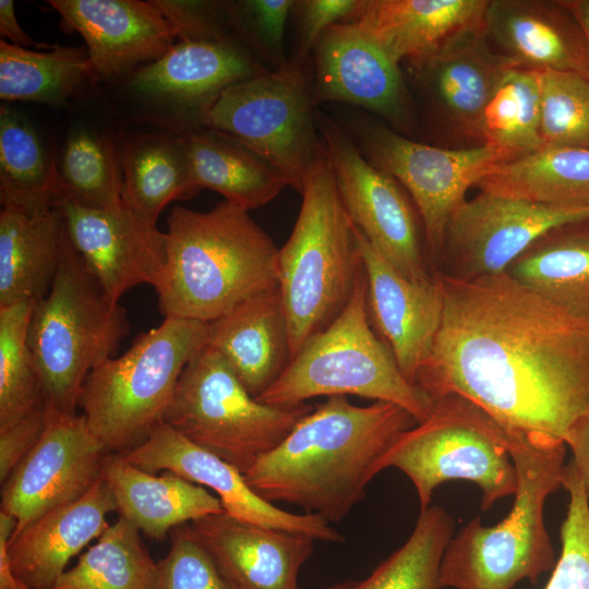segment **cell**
Returning <instances> with one entry per match:
<instances>
[{"label": "cell", "instance_id": "30", "mask_svg": "<svg viewBox=\"0 0 589 589\" xmlns=\"http://www.w3.org/2000/svg\"><path fill=\"white\" fill-rule=\"evenodd\" d=\"M505 273L589 325V218L551 229Z\"/></svg>", "mask_w": 589, "mask_h": 589}, {"label": "cell", "instance_id": "7", "mask_svg": "<svg viewBox=\"0 0 589 589\" xmlns=\"http://www.w3.org/2000/svg\"><path fill=\"white\" fill-rule=\"evenodd\" d=\"M207 345L208 323L165 317L122 356L91 371L79 407L107 453L124 454L148 437L163 421L183 369Z\"/></svg>", "mask_w": 589, "mask_h": 589}, {"label": "cell", "instance_id": "48", "mask_svg": "<svg viewBox=\"0 0 589 589\" xmlns=\"http://www.w3.org/2000/svg\"><path fill=\"white\" fill-rule=\"evenodd\" d=\"M15 527V519L0 510V589H20L19 579L11 567L8 550Z\"/></svg>", "mask_w": 589, "mask_h": 589}, {"label": "cell", "instance_id": "42", "mask_svg": "<svg viewBox=\"0 0 589 589\" xmlns=\"http://www.w3.org/2000/svg\"><path fill=\"white\" fill-rule=\"evenodd\" d=\"M562 488L569 498L560 529L562 549L544 589H589V497L570 461Z\"/></svg>", "mask_w": 589, "mask_h": 589}, {"label": "cell", "instance_id": "32", "mask_svg": "<svg viewBox=\"0 0 589 589\" xmlns=\"http://www.w3.org/2000/svg\"><path fill=\"white\" fill-rule=\"evenodd\" d=\"M123 196L130 207L151 225L175 200L195 195L183 136L141 134L118 151Z\"/></svg>", "mask_w": 589, "mask_h": 589}, {"label": "cell", "instance_id": "1", "mask_svg": "<svg viewBox=\"0 0 589 589\" xmlns=\"http://www.w3.org/2000/svg\"><path fill=\"white\" fill-rule=\"evenodd\" d=\"M443 314L413 384L461 396L504 429L566 442L589 411V325L506 273H434Z\"/></svg>", "mask_w": 589, "mask_h": 589}, {"label": "cell", "instance_id": "12", "mask_svg": "<svg viewBox=\"0 0 589 589\" xmlns=\"http://www.w3.org/2000/svg\"><path fill=\"white\" fill-rule=\"evenodd\" d=\"M338 121L366 159L397 179L410 195L430 264L438 262L447 225L470 187L514 159L489 144L446 148L417 142L357 110Z\"/></svg>", "mask_w": 589, "mask_h": 589}, {"label": "cell", "instance_id": "39", "mask_svg": "<svg viewBox=\"0 0 589 589\" xmlns=\"http://www.w3.org/2000/svg\"><path fill=\"white\" fill-rule=\"evenodd\" d=\"M61 196L83 207L111 209L124 203L118 149L88 130L70 134L58 163Z\"/></svg>", "mask_w": 589, "mask_h": 589}, {"label": "cell", "instance_id": "45", "mask_svg": "<svg viewBox=\"0 0 589 589\" xmlns=\"http://www.w3.org/2000/svg\"><path fill=\"white\" fill-rule=\"evenodd\" d=\"M359 0H302L294 1L299 24V47L294 60L304 63L318 38L330 26L347 21L354 12Z\"/></svg>", "mask_w": 589, "mask_h": 589}, {"label": "cell", "instance_id": "25", "mask_svg": "<svg viewBox=\"0 0 589 589\" xmlns=\"http://www.w3.org/2000/svg\"><path fill=\"white\" fill-rule=\"evenodd\" d=\"M113 510L116 501L101 476L80 498L34 519L9 541L15 577L29 589H49L70 560L105 532Z\"/></svg>", "mask_w": 589, "mask_h": 589}, {"label": "cell", "instance_id": "43", "mask_svg": "<svg viewBox=\"0 0 589 589\" xmlns=\"http://www.w3.org/2000/svg\"><path fill=\"white\" fill-rule=\"evenodd\" d=\"M171 545L158 562V589H236L195 539L189 524L170 531Z\"/></svg>", "mask_w": 589, "mask_h": 589}, {"label": "cell", "instance_id": "23", "mask_svg": "<svg viewBox=\"0 0 589 589\" xmlns=\"http://www.w3.org/2000/svg\"><path fill=\"white\" fill-rule=\"evenodd\" d=\"M483 25L514 65L589 79V43L564 0H489Z\"/></svg>", "mask_w": 589, "mask_h": 589}, {"label": "cell", "instance_id": "9", "mask_svg": "<svg viewBox=\"0 0 589 589\" xmlns=\"http://www.w3.org/2000/svg\"><path fill=\"white\" fill-rule=\"evenodd\" d=\"M510 433L472 401L447 395L433 400L430 416L404 431L377 465V471L394 467L412 482L420 512L434 491L454 480H465L482 490L481 508L515 495L517 471L509 455Z\"/></svg>", "mask_w": 589, "mask_h": 589}, {"label": "cell", "instance_id": "47", "mask_svg": "<svg viewBox=\"0 0 589 589\" xmlns=\"http://www.w3.org/2000/svg\"><path fill=\"white\" fill-rule=\"evenodd\" d=\"M565 444L572 452L569 461L589 497V411L572 426Z\"/></svg>", "mask_w": 589, "mask_h": 589}, {"label": "cell", "instance_id": "15", "mask_svg": "<svg viewBox=\"0 0 589 589\" xmlns=\"http://www.w3.org/2000/svg\"><path fill=\"white\" fill-rule=\"evenodd\" d=\"M48 413L40 441L2 483L1 510L16 521L12 537L46 512L83 496L103 476L107 450L85 416Z\"/></svg>", "mask_w": 589, "mask_h": 589}, {"label": "cell", "instance_id": "14", "mask_svg": "<svg viewBox=\"0 0 589 589\" xmlns=\"http://www.w3.org/2000/svg\"><path fill=\"white\" fill-rule=\"evenodd\" d=\"M589 218V204H550L480 192L455 211L436 271L459 279L505 273L551 229Z\"/></svg>", "mask_w": 589, "mask_h": 589}, {"label": "cell", "instance_id": "33", "mask_svg": "<svg viewBox=\"0 0 589 589\" xmlns=\"http://www.w3.org/2000/svg\"><path fill=\"white\" fill-rule=\"evenodd\" d=\"M476 187L533 202L589 204V149L544 145L498 165Z\"/></svg>", "mask_w": 589, "mask_h": 589}, {"label": "cell", "instance_id": "11", "mask_svg": "<svg viewBox=\"0 0 589 589\" xmlns=\"http://www.w3.org/2000/svg\"><path fill=\"white\" fill-rule=\"evenodd\" d=\"M314 107L304 63L293 59L226 87L199 118L263 157L301 194L325 152Z\"/></svg>", "mask_w": 589, "mask_h": 589}, {"label": "cell", "instance_id": "6", "mask_svg": "<svg viewBox=\"0 0 589 589\" xmlns=\"http://www.w3.org/2000/svg\"><path fill=\"white\" fill-rule=\"evenodd\" d=\"M129 332L125 309L106 296L68 237L52 286L35 303L28 327L48 410L76 414L87 375L115 357Z\"/></svg>", "mask_w": 589, "mask_h": 589}, {"label": "cell", "instance_id": "21", "mask_svg": "<svg viewBox=\"0 0 589 589\" xmlns=\"http://www.w3.org/2000/svg\"><path fill=\"white\" fill-rule=\"evenodd\" d=\"M70 29L86 43L93 73L117 76L154 62L173 45L176 34L155 1L49 0Z\"/></svg>", "mask_w": 589, "mask_h": 589}, {"label": "cell", "instance_id": "4", "mask_svg": "<svg viewBox=\"0 0 589 589\" xmlns=\"http://www.w3.org/2000/svg\"><path fill=\"white\" fill-rule=\"evenodd\" d=\"M509 433L518 478L513 506L496 525L485 527L477 516L450 539L440 565V589H512L521 580L536 585L555 565L544 506L562 488L567 446Z\"/></svg>", "mask_w": 589, "mask_h": 589}, {"label": "cell", "instance_id": "44", "mask_svg": "<svg viewBox=\"0 0 589 589\" xmlns=\"http://www.w3.org/2000/svg\"><path fill=\"white\" fill-rule=\"evenodd\" d=\"M292 0H245L225 4L227 13L238 24L248 44L272 69H280L290 60L285 57L284 39Z\"/></svg>", "mask_w": 589, "mask_h": 589}, {"label": "cell", "instance_id": "17", "mask_svg": "<svg viewBox=\"0 0 589 589\" xmlns=\"http://www.w3.org/2000/svg\"><path fill=\"white\" fill-rule=\"evenodd\" d=\"M69 237L106 296L119 303L131 288L158 286L165 263V238L157 226L124 203L111 209L83 207L65 197L57 203Z\"/></svg>", "mask_w": 589, "mask_h": 589}, {"label": "cell", "instance_id": "13", "mask_svg": "<svg viewBox=\"0 0 589 589\" xmlns=\"http://www.w3.org/2000/svg\"><path fill=\"white\" fill-rule=\"evenodd\" d=\"M316 122L356 228L404 276L433 280L421 219L406 189L366 159L338 120L316 110Z\"/></svg>", "mask_w": 589, "mask_h": 589}, {"label": "cell", "instance_id": "35", "mask_svg": "<svg viewBox=\"0 0 589 589\" xmlns=\"http://www.w3.org/2000/svg\"><path fill=\"white\" fill-rule=\"evenodd\" d=\"M87 49L55 46L47 52L0 40V98L60 104L93 75Z\"/></svg>", "mask_w": 589, "mask_h": 589}, {"label": "cell", "instance_id": "40", "mask_svg": "<svg viewBox=\"0 0 589 589\" xmlns=\"http://www.w3.org/2000/svg\"><path fill=\"white\" fill-rule=\"evenodd\" d=\"M36 302L0 308V429L44 401L40 377L28 345Z\"/></svg>", "mask_w": 589, "mask_h": 589}, {"label": "cell", "instance_id": "34", "mask_svg": "<svg viewBox=\"0 0 589 589\" xmlns=\"http://www.w3.org/2000/svg\"><path fill=\"white\" fill-rule=\"evenodd\" d=\"M61 197L58 163L35 130L8 108L0 112V201L27 213L52 208Z\"/></svg>", "mask_w": 589, "mask_h": 589}, {"label": "cell", "instance_id": "36", "mask_svg": "<svg viewBox=\"0 0 589 589\" xmlns=\"http://www.w3.org/2000/svg\"><path fill=\"white\" fill-rule=\"evenodd\" d=\"M139 532L119 516L49 589H158V564Z\"/></svg>", "mask_w": 589, "mask_h": 589}, {"label": "cell", "instance_id": "29", "mask_svg": "<svg viewBox=\"0 0 589 589\" xmlns=\"http://www.w3.org/2000/svg\"><path fill=\"white\" fill-rule=\"evenodd\" d=\"M68 237L58 205L36 213L1 206L0 308L47 296Z\"/></svg>", "mask_w": 589, "mask_h": 589}, {"label": "cell", "instance_id": "49", "mask_svg": "<svg viewBox=\"0 0 589 589\" xmlns=\"http://www.w3.org/2000/svg\"><path fill=\"white\" fill-rule=\"evenodd\" d=\"M0 34L11 40L12 45L29 48L40 47L20 27L15 16L14 2L12 0H0Z\"/></svg>", "mask_w": 589, "mask_h": 589}, {"label": "cell", "instance_id": "50", "mask_svg": "<svg viewBox=\"0 0 589 589\" xmlns=\"http://www.w3.org/2000/svg\"><path fill=\"white\" fill-rule=\"evenodd\" d=\"M581 25L589 43V0H564Z\"/></svg>", "mask_w": 589, "mask_h": 589}, {"label": "cell", "instance_id": "38", "mask_svg": "<svg viewBox=\"0 0 589 589\" xmlns=\"http://www.w3.org/2000/svg\"><path fill=\"white\" fill-rule=\"evenodd\" d=\"M454 519L441 506L421 510L407 541L363 580H346L324 589H440V565L453 538Z\"/></svg>", "mask_w": 589, "mask_h": 589}, {"label": "cell", "instance_id": "22", "mask_svg": "<svg viewBox=\"0 0 589 589\" xmlns=\"http://www.w3.org/2000/svg\"><path fill=\"white\" fill-rule=\"evenodd\" d=\"M221 575L236 589H299L298 575L314 539L239 520L221 512L189 524Z\"/></svg>", "mask_w": 589, "mask_h": 589}, {"label": "cell", "instance_id": "37", "mask_svg": "<svg viewBox=\"0 0 589 589\" xmlns=\"http://www.w3.org/2000/svg\"><path fill=\"white\" fill-rule=\"evenodd\" d=\"M540 70L510 67L486 103L478 131L479 144H489L514 158L543 146Z\"/></svg>", "mask_w": 589, "mask_h": 589}, {"label": "cell", "instance_id": "5", "mask_svg": "<svg viewBox=\"0 0 589 589\" xmlns=\"http://www.w3.org/2000/svg\"><path fill=\"white\" fill-rule=\"evenodd\" d=\"M287 242L278 250V288L291 358L347 305L363 268L356 227L326 151L309 173Z\"/></svg>", "mask_w": 589, "mask_h": 589}, {"label": "cell", "instance_id": "24", "mask_svg": "<svg viewBox=\"0 0 589 589\" xmlns=\"http://www.w3.org/2000/svg\"><path fill=\"white\" fill-rule=\"evenodd\" d=\"M268 70L250 48L227 34L183 38L163 57L140 68L131 85L144 95L195 107L200 113L226 87Z\"/></svg>", "mask_w": 589, "mask_h": 589}, {"label": "cell", "instance_id": "26", "mask_svg": "<svg viewBox=\"0 0 589 589\" xmlns=\"http://www.w3.org/2000/svg\"><path fill=\"white\" fill-rule=\"evenodd\" d=\"M208 346L226 360L254 398L264 394L291 360L289 327L278 286L208 322Z\"/></svg>", "mask_w": 589, "mask_h": 589}, {"label": "cell", "instance_id": "10", "mask_svg": "<svg viewBox=\"0 0 589 589\" xmlns=\"http://www.w3.org/2000/svg\"><path fill=\"white\" fill-rule=\"evenodd\" d=\"M313 409L261 402L207 345L183 369L163 421L244 474Z\"/></svg>", "mask_w": 589, "mask_h": 589}, {"label": "cell", "instance_id": "18", "mask_svg": "<svg viewBox=\"0 0 589 589\" xmlns=\"http://www.w3.org/2000/svg\"><path fill=\"white\" fill-rule=\"evenodd\" d=\"M314 105L338 101L371 110L394 125L412 116L400 64L349 21L330 26L313 49Z\"/></svg>", "mask_w": 589, "mask_h": 589}, {"label": "cell", "instance_id": "3", "mask_svg": "<svg viewBox=\"0 0 589 589\" xmlns=\"http://www.w3.org/2000/svg\"><path fill=\"white\" fill-rule=\"evenodd\" d=\"M156 292L165 317L208 323L278 286V250L249 211L227 201L207 212L176 206L164 232Z\"/></svg>", "mask_w": 589, "mask_h": 589}, {"label": "cell", "instance_id": "20", "mask_svg": "<svg viewBox=\"0 0 589 589\" xmlns=\"http://www.w3.org/2000/svg\"><path fill=\"white\" fill-rule=\"evenodd\" d=\"M356 231L366 278L369 315L401 373L413 384L440 328V284L436 276L431 281L407 278Z\"/></svg>", "mask_w": 589, "mask_h": 589}, {"label": "cell", "instance_id": "2", "mask_svg": "<svg viewBox=\"0 0 589 589\" xmlns=\"http://www.w3.org/2000/svg\"><path fill=\"white\" fill-rule=\"evenodd\" d=\"M416 424L408 411L392 402L363 407L344 395L329 396L244 478L269 503H291L339 522L364 497L383 455Z\"/></svg>", "mask_w": 589, "mask_h": 589}, {"label": "cell", "instance_id": "46", "mask_svg": "<svg viewBox=\"0 0 589 589\" xmlns=\"http://www.w3.org/2000/svg\"><path fill=\"white\" fill-rule=\"evenodd\" d=\"M45 401L12 424L0 429V481L3 483L40 441L48 422Z\"/></svg>", "mask_w": 589, "mask_h": 589}, {"label": "cell", "instance_id": "27", "mask_svg": "<svg viewBox=\"0 0 589 589\" xmlns=\"http://www.w3.org/2000/svg\"><path fill=\"white\" fill-rule=\"evenodd\" d=\"M489 0H359L347 20L395 62L422 59L483 23Z\"/></svg>", "mask_w": 589, "mask_h": 589}, {"label": "cell", "instance_id": "51", "mask_svg": "<svg viewBox=\"0 0 589 589\" xmlns=\"http://www.w3.org/2000/svg\"><path fill=\"white\" fill-rule=\"evenodd\" d=\"M20 582V589H29L26 585H24L21 580H19Z\"/></svg>", "mask_w": 589, "mask_h": 589}, {"label": "cell", "instance_id": "16", "mask_svg": "<svg viewBox=\"0 0 589 589\" xmlns=\"http://www.w3.org/2000/svg\"><path fill=\"white\" fill-rule=\"evenodd\" d=\"M135 467L154 473L171 471L214 490L229 516L267 528L302 533L325 542L345 538L315 514H292L257 495L235 466L187 438L161 421L137 447L123 454Z\"/></svg>", "mask_w": 589, "mask_h": 589}, {"label": "cell", "instance_id": "8", "mask_svg": "<svg viewBox=\"0 0 589 589\" xmlns=\"http://www.w3.org/2000/svg\"><path fill=\"white\" fill-rule=\"evenodd\" d=\"M369 317L362 268L345 309L304 342L280 377L256 399L286 406L317 396L350 394L395 404L417 423L424 421L433 400L405 377Z\"/></svg>", "mask_w": 589, "mask_h": 589}, {"label": "cell", "instance_id": "28", "mask_svg": "<svg viewBox=\"0 0 589 589\" xmlns=\"http://www.w3.org/2000/svg\"><path fill=\"white\" fill-rule=\"evenodd\" d=\"M103 478L120 516L147 537L164 541L176 527L224 512L220 500L171 471L156 477L123 454L107 453Z\"/></svg>", "mask_w": 589, "mask_h": 589}, {"label": "cell", "instance_id": "31", "mask_svg": "<svg viewBox=\"0 0 589 589\" xmlns=\"http://www.w3.org/2000/svg\"><path fill=\"white\" fill-rule=\"evenodd\" d=\"M195 188L220 193L247 211L274 200L288 185L273 165L240 142L215 130L183 136Z\"/></svg>", "mask_w": 589, "mask_h": 589}, {"label": "cell", "instance_id": "19", "mask_svg": "<svg viewBox=\"0 0 589 589\" xmlns=\"http://www.w3.org/2000/svg\"><path fill=\"white\" fill-rule=\"evenodd\" d=\"M406 63L441 122L462 139L479 143L483 109L504 73L514 67L493 49L483 23L455 35L433 53Z\"/></svg>", "mask_w": 589, "mask_h": 589}, {"label": "cell", "instance_id": "41", "mask_svg": "<svg viewBox=\"0 0 589 589\" xmlns=\"http://www.w3.org/2000/svg\"><path fill=\"white\" fill-rule=\"evenodd\" d=\"M543 146L589 149V79L569 72L541 71Z\"/></svg>", "mask_w": 589, "mask_h": 589}]
</instances>
